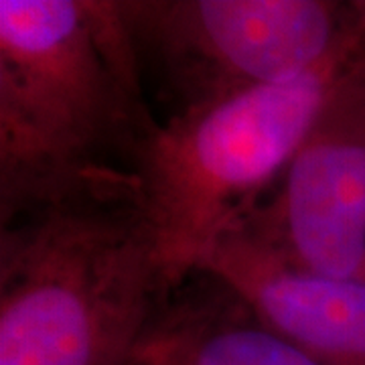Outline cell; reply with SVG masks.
<instances>
[{
  "label": "cell",
  "instance_id": "6da1fadb",
  "mask_svg": "<svg viewBox=\"0 0 365 365\" xmlns=\"http://www.w3.org/2000/svg\"><path fill=\"white\" fill-rule=\"evenodd\" d=\"M155 126L120 2L0 0V225L132 182Z\"/></svg>",
  "mask_w": 365,
  "mask_h": 365
},
{
  "label": "cell",
  "instance_id": "7a4b0ae2",
  "mask_svg": "<svg viewBox=\"0 0 365 365\" xmlns=\"http://www.w3.org/2000/svg\"><path fill=\"white\" fill-rule=\"evenodd\" d=\"M160 297L130 182L0 227V365H124Z\"/></svg>",
  "mask_w": 365,
  "mask_h": 365
},
{
  "label": "cell",
  "instance_id": "3957f363",
  "mask_svg": "<svg viewBox=\"0 0 365 365\" xmlns=\"http://www.w3.org/2000/svg\"><path fill=\"white\" fill-rule=\"evenodd\" d=\"M364 47L355 9L347 39L313 69L157 122L138 148L132 182L163 297L272 189Z\"/></svg>",
  "mask_w": 365,
  "mask_h": 365
},
{
  "label": "cell",
  "instance_id": "277c9868",
  "mask_svg": "<svg viewBox=\"0 0 365 365\" xmlns=\"http://www.w3.org/2000/svg\"><path fill=\"white\" fill-rule=\"evenodd\" d=\"M140 73L169 118L297 78L337 51L353 2L122 0Z\"/></svg>",
  "mask_w": 365,
  "mask_h": 365
},
{
  "label": "cell",
  "instance_id": "5b68a950",
  "mask_svg": "<svg viewBox=\"0 0 365 365\" xmlns=\"http://www.w3.org/2000/svg\"><path fill=\"white\" fill-rule=\"evenodd\" d=\"M234 227L297 270L365 280V47L280 179Z\"/></svg>",
  "mask_w": 365,
  "mask_h": 365
},
{
  "label": "cell",
  "instance_id": "8992f818",
  "mask_svg": "<svg viewBox=\"0 0 365 365\" xmlns=\"http://www.w3.org/2000/svg\"><path fill=\"white\" fill-rule=\"evenodd\" d=\"M199 270L235 288L314 364L365 365V280L297 270L240 227L223 235Z\"/></svg>",
  "mask_w": 365,
  "mask_h": 365
},
{
  "label": "cell",
  "instance_id": "52a82bcc",
  "mask_svg": "<svg viewBox=\"0 0 365 365\" xmlns=\"http://www.w3.org/2000/svg\"><path fill=\"white\" fill-rule=\"evenodd\" d=\"M124 365H319L220 276L199 270L160 297Z\"/></svg>",
  "mask_w": 365,
  "mask_h": 365
},
{
  "label": "cell",
  "instance_id": "ba28073f",
  "mask_svg": "<svg viewBox=\"0 0 365 365\" xmlns=\"http://www.w3.org/2000/svg\"><path fill=\"white\" fill-rule=\"evenodd\" d=\"M355 9H357V13H359V16H361V21H364V25H365V0H361V2H355Z\"/></svg>",
  "mask_w": 365,
  "mask_h": 365
}]
</instances>
